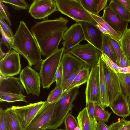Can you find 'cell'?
I'll use <instances>...</instances> for the list:
<instances>
[{"instance_id": "cell-1", "label": "cell", "mask_w": 130, "mask_h": 130, "mask_svg": "<svg viewBox=\"0 0 130 130\" xmlns=\"http://www.w3.org/2000/svg\"><path fill=\"white\" fill-rule=\"evenodd\" d=\"M68 22L65 18L60 17L37 22L32 27L31 32L42 55L47 57L59 49V44L68 29Z\"/></svg>"}, {"instance_id": "cell-2", "label": "cell", "mask_w": 130, "mask_h": 130, "mask_svg": "<svg viewBox=\"0 0 130 130\" xmlns=\"http://www.w3.org/2000/svg\"><path fill=\"white\" fill-rule=\"evenodd\" d=\"M12 48L23 56L30 66L40 68L43 60L39 48L32 32L23 21H20L13 38Z\"/></svg>"}, {"instance_id": "cell-3", "label": "cell", "mask_w": 130, "mask_h": 130, "mask_svg": "<svg viewBox=\"0 0 130 130\" xmlns=\"http://www.w3.org/2000/svg\"><path fill=\"white\" fill-rule=\"evenodd\" d=\"M79 87L64 92L57 102L53 114L47 129L54 130L60 127L73 106V103L78 94Z\"/></svg>"}, {"instance_id": "cell-4", "label": "cell", "mask_w": 130, "mask_h": 130, "mask_svg": "<svg viewBox=\"0 0 130 130\" xmlns=\"http://www.w3.org/2000/svg\"><path fill=\"white\" fill-rule=\"evenodd\" d=\"M57 10L76 22H88L95 25L98 23L81 5L79 0H55Z\"/></svg>"}, {"instance_id": "cell-5", "label": "cell", "mask_w": 130, "mask_h": 130, "mask_svg": "<svg viewBox=\"0 0 130 130\" xmlns=\"http://www.w3.org/2000/svg\"><path fill=\"white\" fill-rule=\"evenodd\" d=\"M64 53L63 47L43 60L39 74L43 88H49L54 82L56 73Z\"/></svg>"}, {"instance_id": "cell-6", "label": "cell", "mask_w": 130, "mask_h": 130, "mask_svg": "<svg viewBox=\"0 0 130 130\" xmlns=\"http://www.w3.org/2000/svg\"><path fill=\"white\" fill-rule=\"evenodd\" d=\"M82 61L91 69L98 63L102 52L91 44H79L69 52Z\"/></svg>"}, {"instance_id": "cell-7", "label": "cell", "mask_w": 130, "mask_h": 130, "mask_svg": "<svg viewBox=\"0 0 130 130\" xmlns=\"http://www.w3.org/2000/svg\"><path fill=\"white\" fill-rule=\"evenodd\" d=\"M57 102L50 103L46 100L45 101L42 107L25 130L47 129L52 118Z\"/></svg>"}, {"instance_id": "cell-8", "label": "cell", "mask_w": 130, "mask_h": 130, "mask_svg": "<svg viewBox=\"0 0 130 130\" xmlns=\"http://www.w3.org/2000/svg\"><path fill=\"white\" fill-rule=\"evenodd\" d=\"M19 78L27 94L39 96L41 82L39 73L27 66L20 72Z\"/></svg>"}, {"instance_id": "cell-9", "label": "cell", "mask_w": 130, "mask_h": 130, "mask_svg": "<svg viewBox=\"0 0 130 130\" xmlns=\"http://www.w3.org/2000/svg\"><path fill=\"white\" fill-rule=\"evenodd\" d=\"M21 70L19 54L13 50L9 51L0 60V76H13L19 73Z\"/></svg>"}, {"instance_id": "cell-10", "label": "cell", "mask_w": 130, "mask_h": 130, "mask_svg": "<svg viewBox=\"0 0 130 130\" xmlns=\"http://www.w3.org/2000/svg\"><path fill=\"white\" fill-rule=\"evenodd\" d=\"M86 105L90 102L101 105L98 63L91 69L85 90Z\"/></svg>"}, {"instance_id": "cell-11", "label": "cell", "mask_w": 130, "mask_h": 130, "mask_svg": "<svg viewBox=\"0 0 130 130\" xmlns=\"http://www.w3.org/2000/svg\"><path fill=\"white\" fill-rule=\"evenodd\" d=\"M45 102L41 101L24 106H13L11 107L17 115L24 130L26 129Z\"/></svg>"}, {"instance_id": "cell-12", "label": "cell", "mask_w": 130, "mask_h": 130, "mask_svg": "<svg viewBox=\"0 0 130 130\" xmlns=\"http://www.w3.org/2000/svg\"><path fill=\"white\" fill-rule=\"evenodd\" d=\"M57 10L55 0H34L28 13L36 19H45Z\"/></svg>"}, {"instance_id": "cell-13", "label": "cell", "mask_w": 130, "mask_h": 130, "mask_svg": "<svg viewBox=\"0 0 130 130\" xmlns=\"http://www.w3.org/2000/svg\"><path fill=\"white\" fill-rule=\"evenodd\" d=\"M63 39V53H69L73 47L85 40L80 24L76 23L72 25L64 32Z\"/></svg>"}, {"instance_id": "cell-14", "label": "cell", "mask_w": 130, "mask_h": 130, "mask_svg": "<svg viewBox=\"0 0 130 130\" xmlns=\"http://www.w3.org/2000/svg\"><path fill=\"white\" fill-rule=\"evenodd\" d=\"M102 64L107 86L110 104L122 93L117 73L114 72L103 60Z\"/></svg>"}, {"instance_id": "cell-15", "label": "cell", "mask_w": 130, "mask_h": 130, "mask_svg": "<svg viewBox=\"0 0 130 130\" xmlns=\"http://www.w3.org/2000/svg\"><path fill=\"white\" fill-rule=\"evenodd\" d=\"M76 22L80 25L85 40L102 52L103 34L95 25L90 23L82 21Z\"/></svg>"}, {"instance_id": "cell-16", "label": "cell", "mask_w": 130, "mask_h": 130, "mask_svg": "<svg viewBox=\"0 0 130 130\" xmlns=\"http://www.w3.org/2000/svg\"><path fill=\"white\" fill-rule=\"evenodd\" d=\"M60 63L63 68L62 84L72 74L87 66L82 61L70 53H63Z\"/></svg>"}, {"instance_id": "cell-17", "label": "cell", "mask_w": 130, "mask_h": 130, "mask_svg": "<svg viewBox=\"0 0 130 130\" xmlns=\"http://www.w3.org/2000/svg\"><path fill=\"white\" fill-rule=\"evenodd\" d=\"M102 19L119 35L127 29L129 22L124 20L117 16L108 6L104 9Z\"/></svg>"}, {"instance_id": "cell-18", "label": "cell", "mask_w": 130, "mask_h": 130, "mask_svg": "<svg viewBox=\"0 0 130 130\" xmlns=\"http://www.w3.org/2000/svg\"><path fill=\"white\" fill-rule=\"evenodd\" d=\"M0 92L23 94L24 88L19 78L0 76Z\"/></svg>"}, {"instance_id": "cell-19", "label": "cell", "mask_w": 130, "mask_h": 130, "mask_svg": "<svg viewBox=\"0 0 130 130\" xmlns=\"http://www.w3.org/2000/svg\"><path fill=\"white\" fill-rule=\"evenodd\" d=\"M130 99L122 94L112 102L109 107L114 114L123 118H125L130 115Z\"/></svg>"}, {"instance_id": "cell-20", "label": "cell", "mask_w": 130, "mask_h": 130, "mask_svg": "<svg viewBox=\"0 0 130 130\" xmlns=\"http://www.w3.org/2000/svg\"><path fill=\"white\" fill-rule=\"evenodd\" d=\"M98 64L99 67L101 105L105 108L109 107L110 103L107 86L103 66L102 60L101 57Z\"/></svg>"}, {"instance_id": "cell-21", "label": "cell", "mask_w": 130, "mask_h": 130, "mask_svg": "<svg viewBox=\"0 0 130 130\" xmlns=\"http://www.w3.org/2000/svg\"><path fill=\"white\" fill-rule=\"evenodd\" d=\"M5 112L7 130H24L19 119L11 107L8 108Z\"/></svg>"}, {"instance_id": "cell-22", "label": "cell", "mask_w": 130, "mask_h": 130, "mask_svg": "<svg viewBox=\"0 0 130 130\" xmlns=\"http://www.w3.org/2000/svg\"><path fill=\"white\" fill-rule=\"evenodd\" d=\"M77 119L80 130H95L89 117L86 107L80 112Z\"/></svg>"}, {"instance_id": "cell-23", "label": "cell", "mask_w": 130, "mask_h": 130, "mask_svg": "<svg viewBox=\"0 0 130 130\" xmlns=\"http://www.w3.org/2000/svg\"><path fill=\"white\" fill-rule=\"evenodd\" d=\"M119 42L123 53L130 66V28H127L122 34Z\"/></svg>"}, {"instance_id": "cell-24", "label": "cell", "mask_w": 130, "mask_h": 130, "mask_svg": "<svg viewBox=\"0 0 130 130\" xmlns=\"http://www.w3.org/2000/svg\"><path fill=\"white\" fill-rule=\"evenodd\" d=\"M90 68L87 66L82 68L66 90L75 87H79L80 85L87 82L90 74Z\"/></svg>"}, {"instance_id": "cell-25", "label": "cell", "mask_w": 130, "mask_h": 130, "mask_svg": "<svg viewBox=\"0 0 130 130\" xmlns=\"http://www.w3.org/2000/svg\"><path fill=\"white\" fill-rule=\"evenodd\" d=\"M110 36L103 34L102 53L106 54L111 60L117 64V58L110 41Z\"/></svg>"}, {"instance_id": "cell-26", "label": "cell", "mask_w": 130, "mask_h": 130, "mask_svg": "<svg viewBox=\"0 0 130 130\" xmlns=\"http://www.w3.org/2000/svg\"><path fill=\"white\" fill-rule=\"evenodd\" d=\"M101 58L105 63L114 72L121 73H130V66L124 67H120L111 60L105 54L102 53Z\"/></svg>"}, {"instance_id": "cell-27", "label": "cell", "mask_w": 130, "mask_h": 130, "mask_svg": "<svg viewBox=\"0 0 130 130\" xmlns=\"http://www.w3.org/2000/svg\"><path fill=\"white\" fill-rule=\"evenodd\" d=\"M122 94L130 99V73H117Z\"/></svg>"}, {"instance_id": "cell-28", "label": "cell", "mask_w": 130, "mask_h": 130, "mask_svg": "<svg viewBox=\"0 0 130 130\" xmlns=\"http://www.w3.org/2000/svg\"><path fill=\"white\" fill-rule=\"evenodd\" d=\"M108 6L119 17L125 20L130 21V15L120 4L113 0L110 1Z\"/></svg>"}, {"instance_id": "cell-29", "label": "cell", "mask_w": 130, "mask_h": 130, "mask_svg": "<svg viewBox=\"0 0 130 130\" xmlns=\"http://www.w3.org/2000/svg\"><path fill=\"white\" fill-rule=\"evenodd\" d=\"M26 96L23 94L11 93L0 92V102H6L9 103L22 101L28 103Z\"/></svg>"}, {"instance_id": "cell-30", "label": "cell", "mask_w": 130, "mask_h": 130, "mask_svg": "<svg viewBox=\"0 0 130 130\" xmlns=\"http://www.w3.org/2000/svg\"><path fill=\"white\" fill-rule=\"evenodd\" d=\"M111 114V112L106 111L100 104L95 103L94 116L97 121L107 122Z\"/></svg>"}, {"instance_id": "cell-31", "label": "cell", "mask_w": 130, "mask_h": 130, "mask_svg": "<svg viewBox=\"0 0 130 130\" xmlns=\"http://www.w3.org/2000/svg\"><path fill=\"white\" fill-rule=\"evenodd\" d=\"M85 10L90 14L100 16L98 11L99 0H79Z\"/></svg>"}, {"instance_id": "cell-32", "label": "cell", "mask_w": 130, "mask_h": 130, "mask_svg": "<svg viewBox=\"0 0 130 130\" xmlns=\"http://www.w3.org/2000/svg\"><path fill=\"white\" fill-rule=\"evenodd\" d=\"M97 23L105 29L110 34L111 36L119 41L121 36L113 30L100 16L90 14Z\"/></svg>"}, {"instance_id": "cell-33", "label": "cell", "mask_w": 130, "mask_h": 130, "mask_svg": "<svg viewBox=\"0 0 130 130\" xmlns=\"http://www.w3.org/2000/svg\"><path fill=\"white\" fill-rule=\"evenodd\" d=\"M63 92L61 86L56 85L55 88L49 93L47 101L50 103L57 102L61 98Z\"/></svg>"}, {"instance_id": "cell-34", "label": "cell", "mask_w": 130, "mask_h": 130, "mask_svg": "<svg viewBox=\"0 0 130 130\" xmlns=\"http://www.w3.org/2000/svg\"><path fill=\"white\" fill-rule=\"evenodd\" d=\"M109 127L110 130H130V120L123 118L112 123Z\"/></svg>"}, {"instance_id": "cell-35", "label": "cell", "mask_w": 130, "mask_h": 130, "mask_svg": "<svg viewBox=\"0 0 130 130\" xmlns=\"http://www.w3.org/2000/svg\"><path fill=\"white\" fill-rule=\"evenodd\" d=\"M3 3L8 4L16 9L26 10L29 9V4L25 1L22 0H0Z\"/></svg>"}, {"instance_id": "cell-36", "label": "cell", "mask_w": 130, "mask_h": 130, "mask_svg": "<svg viewBox=\"0 0 130 130\" xmlns=\"http://www.w3.org/2000/svg\"><path fill=\"white\" fill-rule=\"evenodd\" d=\"M64 122L65 130H74L79 125L77 121L70 113H68L66 117Z\"/></svg>"}, {"instance_id": "cell-37", "label": "cell", "mask_w": 130, "mask_h": 130, "mask_svg": "<svg viewBox=\"0 0 130 130\" xmlns=\"http://www.w3.org/2000/svg\"><path fill=\"white\" fill-rule=\"evenodd\" d=\"M110 38L116 56L117 61V64L118 65L121 58L122 51L121 47L119 41L111 36H110Z\"/></svg>"}, {"instance_id": "cell-38", "label": "cell", "mask_w": 130, "mask_h": 130, "mask_svg": "<svg viewBox=\"0 0 130 130\" xmlns=\"http://www.w3.org/2000/svg\"><path fill=\"white\" fill-rule=\"evenodd\" d=\"M0 16L5 19L10 26L12 23L7 7L0 0Z\"/></svg>"}, {"instance_id": "cell-39", "label": "cell", "mask_w": 130, "mask_h": 130, "mask_svg": "<svg viewBox=\"0 0 130 130\" xmlns=\"http://www.w3.org/2000/svg\"><path fill=\"white\" fill-rule=\"evenodd\" d=\"M95 103L92 102H89L86 105V107L87 108L90 118L95 128L98 122L96 121L94 116Z\"/></svg>"}, {"instance_id": "cell-40", "label": "cell", "mask_w": 130, "mask_h": 130, "mask_svg": "<svg viewBox=\"0 0 130 130\" xmlns=\"http://www.w3.org/2000/svg\"><path fill=\"white\" fill-rule=\"evenodd\" d=\"M0 28L6 35L10 38H13L14 35L12 30L6 22L4 19L0 16Z\"/></svg>"}, {"instance_id": "cell-41", "label": "cell", "mask_w": 130, "mask_h": 130, "mask_svg": "<svg viewBox=\"0 0 130 130\" xmlns=\"http://www.w3.org/2000/svg\"><path fill=\"white\" fill-rule=\"evenodd\" d=\"M0 32L2 36L0 39V44L4 45L8 48L9 51L11 50L13 38H10L7 36L2 29L0 28Z\"/></svg>"}, {"instance_id": "cell-42", "label": "cell", "mask_w": 130, "mask_h": 130, "mask_svg": "<svg viewBox=\"0 0 130 130\" xmlns=\"http://www.w3.org/2000/svg\"><path fill=\"white\" fill-rule=\"evenodd\" d=\"M63 78V66L60 63L55 74L54 81L56 82V85L61 86L62 84Z\"/></svg>"}, {"instance_id": "cell-43", "label": "cell", "mask_w": 130, "mask_h": 130, "mask_svg": "<svg viewBox=\"0 0 130 130\" xmlns=\"http://www.w3.org/2000/svg\"><path fill=\"white\" fill-rule=\"evenodd\" d=\"M81 69L77 70L72 74L66 81L62 84L61 86L62 88L63 92L67 90L68 87L73 82L76 76Z\"/></svg>"}, {"instance_id": "cell-44", "label": "cell", "mask_w": 130, "mask_h": 130, "mask_svg": "<svg viewBox=\"0 0 130 130\" xmlns=\"http://www.w3.org/2000/svg\"><path fill=\"white\" fill-rule=\"evenodd\" d=\"M0 130H7L5 110L0 109Z\"/></svg>"}, {"instance_id": "cell-45", "label": "cell", "mask_w": 130, "mask_h": 130, "mask_svg": "<svg viewBox=\"0 0 130 130\" xmlns=\"http://www.w3.org/2000/svg\"><path fill=\"white\" fill-rule=\"evenodd\" d=\"M122 6L130 15V0H113Z\"/></svg>"}, {"instance_id": "cell-46", "label": "cell", "mask_w": 130, "mask_h": 130, "mask_svg": "<svg viewBox=\"0 0 130 130\" xmlns=\"http://www.w3.org/2000/svg\"><path fill=\"white\" fill-rule=\"evenodd\" d=\"M95 130H110L109 126L107 125L104 122L99 121L95 127Z\"/></svg>"}, {"instance_id": "cell-47", "label": "cell", "mask_w": 130, "mask_h": 130, "mask_svg": "<svg viewBox=\"0 0 130 130\" xmlns=\"http://www.w3.org/2000/svg\"><path fill=\"white\" fill-rule=\"evenodd\" d=\"M108 1L107 0H99L98 5V11L99 13L106 7Z\"/></svg>"}, {"instance_id": "cell-48", "label": "cell", "mask_w": 130, "mask_h": 130, "mask_svg": "<svg viewBox=\"0 0 130 130\" xmlns=\"http://www.w3.org/2000/svg\"><path fill=\"white\" fill-rule=\"evenodd\" d=\"M96 26L103 34L108 35L111 36L110 34L105 29L98 23Z\"/></svg>"}, {"instance_id": "cell-49", "label": "cell", "mask_w": 130, "mask_h": 130, "mask_svg": "<svg viewBox=\"0 0 130 130\" xmlns=\"http://www.w3.org/2000/svg\"><path fill=\"white\" fill-rule=\"evenodd\" d=\"M6 54H5L2 50L0 48V60Z\"/></svg>"}, {"instance_id": "cell-50", "label": "cell", "mask_w": 130, "mask_h": 130, "mask_svg": "<svg viewBox=\"0 0 130 130\" xmlns=\"http://www.w3.org/2000/svg\"><path fill=\"white\" fill-rule=\"evenodd\" d=\"M64 130L62 129H57V130Z\"/></svg>"}, {"instance_id": "cell-51", "label": "cell", "mask_w": 130, "mask_h": 130, "mask_svg": "<svg viewBox=\"0 0 130 130\" xmlns=\"http://www.w3.org/2000/svg\"><path fill=\"white\" fill-rule=\"evenodd\" d=\"M46 130H51V129H46Z\"/></svg>"}, {"instance_id": "cell-52", "label": "cell", "mask_w": 130, "mask_h": 130, "mask_svg": "<svg viewBox=\"0 0 130 130\" xmlns=\"http://www.w3.org/2000/svg\"></svg>"}]
</instances>
